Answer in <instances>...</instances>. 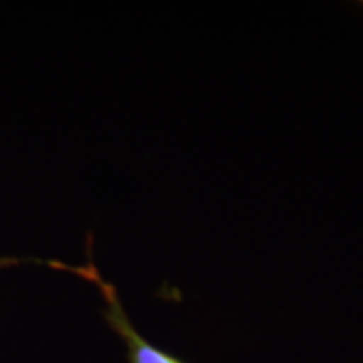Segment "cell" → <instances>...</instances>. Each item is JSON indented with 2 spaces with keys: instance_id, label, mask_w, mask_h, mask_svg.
Returning <instances> with one entry per match:
<instances>
[{
  "instance_id": "obj_1",
  "label": "cell",
  "mask_w": 363,
  "mask_h": 363,
  "mask_svg": "<svg viewBox=\"0 0 363 363\" xmlns=\"http://www.w3.org/2000/svg\"><path fill=\"white\" fill-rule=\"evenodd\" d=\"M93 238L88 235V246H86V254H88V262L83 266H71L65 264L61 261H48V266L56 267L61 271L74 272L76 276L88 281L93 286H96L99 294L103 298V318L108 326L115 331L123 342L126 348V360L128 363H185L182 358L172 355V353L162 350L148 342L147 338L135 328L131 323L128 313H126L123 303H121L120 294H118L116 286L103 278V274L94 264L93 259Z\"/></svg>"
},
{
  "instance_id": "obj_2",
  "label": "cell",
  "mask_w": 363,
  "mask_h": 363,
  "mask_svg": "<svg viewBox=\"0 0 363 363\" xmlns=\"http://www.w3.org/2000/svg\"><path fill=\"white\" fill-rule=\"evenodd\" d=\"M21 262H26V259H21V257H0V269L2 267L21 264Z\"/></svg>"
}]
</instances>
